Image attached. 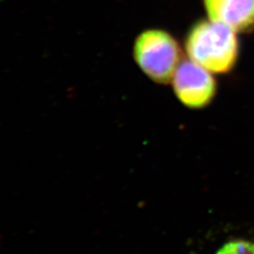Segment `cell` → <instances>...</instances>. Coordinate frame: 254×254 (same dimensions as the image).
Returning a JSON list of instances; mask_svg holds the SVG:
<instances>
[{
  "label": "cell",
  "instance_id": "obj_1",
  "mask_svg": "<svg viewBox=\"0 0 254 254\" xmlns=\"http://www.w3.org/2000/svg\"><path fill=\"white\" fill-rule=\"evenodd\" d=\"M236 31L213 20H200L190 27L185 49L192 62L212 73H230L239 56Z\"/></svg>",
  "mask_w": 254,
  "mask_h": 254
},
{
  "label": "cell",
  "instance_id": "obj_5",
  "mask_svg": "<svg viewBox=\"0 0 254 254\" xmlns=\"http://www.w3.org/2000/svg\"><path fill=\"white\" fill-rule=\"evenodd\" d=\"M216 254H254V243L246 240L231 241Z\"/></svg>",
  "mask_w": 254,
  "mask_h": 254
},
{
  "label": "cell",
  "instance_id": "obj_3",
  "mask_svg": "<svg viewBox=\"0 0 254 254\" xmlns=\"http://www.w3.org/2000/svg\"><path fill=\"white\" fill-rule=\"evenodd\" d=\"M173 91L182 104L192 109L205 108L218 90L213 73L191 60H184L173 75Z\"/></svg>",
  "mask_w": 254,
  "mask_h": 254
},
{
  "label": "cell",
  "instance_id": "obj_4",
  "mask_svg": "<svg viewBox=\"0 0 254 254\" xmlns=\"http://www.w3.org/2000/svg\"><path fill=\"white\" fill-rule=\"evenodd\" d=\"M208 19L222 23L236 33L254 29V0H203Z\"/></svg>",
  "mask_w": 254,
  "mask_h": 254
},
{
  "label": "cell",
  "instance_id": "obj_2",
  "mask_svg": "<svg viewBox=\"0 0 254 254\" xmlns=\"http://www.w3.org/2000/svg\"><path fill=\"white\" fill-rule=\"evenodd\" d=\"M133 54L146 76L158 84L171 83L183 61V50L178 41L159 28L141 32L135 41Z\"/></svg>",
  "mask_w": 254,
  "mask_h": 254
}]
</instances>
